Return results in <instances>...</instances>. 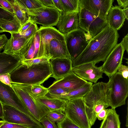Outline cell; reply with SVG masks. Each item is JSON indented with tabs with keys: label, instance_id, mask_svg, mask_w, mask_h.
I'll list each match as a JSON object with an SVG mask.
<instances>
[{
	"label": "cell",
	"instance_id": "681fc988",
	"mask_svg": "<svg viewBox=\"0 0 128 128\" xmlns=\"http://www.w3.org/2000/svg\"><path fill=\"white\" fill-rule=\"evenodd\" d=\"M118 6L121 8L128 7V0H117Z\"/></svg>",
	"mask_w": 128,
	"mask_h": 128
},
{
	"label": "cell",
	"instance_id": "6da1fadb",
	"mask_svg": "<svg viewBox=\"0 0 128 128\" xmlns=\"http://www.w3.org/2000/svg\"><path fill=\"white\" fill-rule=\"evenodd\" d=\"M118 31L107 26L90 40L82 53L72 61V68L84 64L104 62L117 44Z\"/></svg>",
	"mask_w": 128,
	"mask_h": 128
},
{
	"label": "cell",
	"instance_id": "b9f144b4",
	"mask_svg": "<svg viewBox=\"0 0 128 128\" xmlns=\"http://www.w3.org/2000/svg\"><path fill=\"white\" fill-rule=\"evenodd\" d=\"M26 127L22 125L4 122L0 128H23Z\"/></svg>",
	"mask_w": 128,
	"mask_h": 128
},
{
	"label": "cell",
	"instance_id": "4316f807",
	"mask_svg": "<svg viewBox=\"0 0 128 128\" xmlns=\"http://www.w3.org/2000/svg\"><path fill=\"white\" fill-rule=\"evenodd\" d=\"M13 6L14 15L16 16L22 26L29 20L28 14L26 10L20 5L18 0H8Z\"/></svg>",
	"mask_w": 128,
	"mask_h": 128
},
{
	"label": "cell",
	"instance_id": "30bf717a",
	"mask_svg": "<svg viewBox=\"0 0 128 128\" xmlns=\"http://www.w3.org/2000/svg\"><path fill=\"white\" fill-rule=\"evenodd\" d=\"M2 105L4 111L2 120L22 125L28 128H44L40 122L16 108L8 105Z\"/></svg>",
	"mask_w": 128,
	"mask_h": 128
},
{
	"label": "cell",
	"instance_id": "7c38bea8",
	"mask_svg": "<svg viewBox=\"0 0 128 128\" xmlns=\"http://www.w3.org/2000/svg\"><path fill=\"white\" fill-rule=\"evenodd\" d=\"M124 51L121 42L117 44L101 66L103 73L109 78L117 72L119 67L122 63Z\"/></svg>",
	"mask_w": 128,
	"mask_h": 128
},
{
	"label": "cell",
	"instance_id": "d590c367",
	"mask_svg": "<svg viewBox=\"0 0 128 128\" xmlns=\"http://www.w3.org/2000/svg\"><path fill=\"white\" fill-rule=\"evenodd\" d=\"M39 122L44 128H58L56 123L51 120L46 116L43 117Z\"/></svg>",
	"mask_w": 128,
	"mask_h": 128
},
{
	"label": "cell",
	"instance_id": "3957f363",
	"mask_svg": "<svg viewBox=\"0 0 128 128\" xmlns=\"http://www.w3.org/2000/svg\"><path fill=\"white\" fill-rule=\"evenodd\" d=\"M52 74L50 62L29 66L21 64L10 74L12 82L30 85H40Z\"/></svg>",
	"mask_w": 128,
	"mask_h": 128
},
{
	"label": "cell",
	"instance_id": "9a60e30c",
	"mask_svg": "<svg viewBox=\"0 0 128 128\" xmlns=\"http://www.w3.org/2000/svg\"><path fill=\"white\" fill-rule=\"evenodd\" d=\"M38 31L40 35L38 58L46 56L47 49L49 43L52 39L64 40V35L53 27L40 26Z\"/></svg>",
	"mask_w": 128,
	"mask_h": 128
},
{
	"label": "cell",
	"instance_id": "484cf974",
	"mask_svg": "<svg viewBox=\"0 0 128 128\" xmlns=\"http://www.w3.org/2000/svg\"><path fill=\"white\" fill-rule=\"evenodd\" d=\"M22 26L19 21L15 15L12 20L0 18V27L4 32H9L11 34L18 33Z\"/></svg>",
	"mask_w": 128,
	"mask_h": 128
},
{
	"label": "cell",
	"instance_id": "ee69618b",
	"mask_svg": "<svg viewBox=\"0 0 128 128\" xmlns=\"http://www.w3.org/2000/svg\"><path fill=\"white\" fill-rule=\"evenodd\" d=\"M38 0L44 6L55 8L52 0Z\"/></svg>",
	"mask_w": 128,
	"mask_h": 128
},
{
	"label": "cell",
	"instance_id": "f1b7e54d",
	"mask_svg": "<svg viewBox=\"0 0 128 128\" xmlns=\"http://www.w3.org/2000/svg\"><path fill=\"white\" fill-rule=\"evenodd\" d=\"M62 3L63 12L69 13L79 12V0H61Z\"/></svg>",
	"mask_w": 128,
	"mask_h": 128
},
{
	"label": "cell",
	"instance_id": "e0dca14e",
	"mask_svg": "<svg viewBox=\"0 0 128 128\" xmlns=\"http://www.w3.org/2000/svg\"><path fill=\"white\" fill-rule=\"evenodd\" d=\"M52 74L50 77L56 80H60L71 72L72 61L70 58H56L51 59Z\"/></svg>",
	"mask_w": 128,
	"mask_h": 128
},
{
	"label": "cell",
	"instance_id": "836d02e7",
	"mask_svg": "<svg viewBox=\"0 0 128 128\" xmlns=\"http://www.w3.org/2000/svg\"><path fill=\"white\" fill-rule=\"evenodd\" d=\"M50 58L48 56L42 57L32 59L24 60L21 62V64L26 65L27 66L49 62Z\"/></svg>",
	"mask_w": 128,
	"mask_h": 128
},
{
	"label": "cell",
	"instance_id": "2e32d148",
	"mask_svg": "<svg viewBox=\"0 0 128 128\" xmlns=\"http://www.w3.org/2000/svg\"><path fill=\"white\" fill-rule=\"evenodd\" d=\"M78 12L60 13L58 21L56 25L58 31L64 35L79 29Z\"/></svg>",
	"mask_w": 128,
	"mask_h": 128
},
{
	"label": "cell",
	"instance_id": "11a10c76",
	"mask_svg": "<svg viewBox=\"0 0 128 128\" xmlns=\"http://www.w3.org/2000/svg\"><path fill=\"white\" fill-rule=\"evenodd\" d=\"M4 32V30L0 27V33H2Z\"/></svg>",
	"mask_w": 128,
	"mask_h": 128
},
{
	"label": "cell",
	"instance_id": "4dcf8cb0",
	"mask_svg": "<svg viewBox=\"0 0 128 128\" xmlns=\"http://www.w3.org/2000/svg\"><path fill=\"white\" fill-rule=\"evenodd\" d=\"M22 7L26 11L44 6L38 0H18Z\"/></svg>",
	"mask_w": 128,
	"mask_h": 128
},
{
	"label": "cell",
	"instance_id": "7402d4cb",
	"mask_svg": "<svg viewBox=\"0 0 128 128\" xmlns=\"http://www.w3.org/2000/svg\"><path fill=\"white\" fill-rule=\"evenodd\" d=\"M40 35L38 31L28 40L24 50L21 62L27 60L39 58Z\"/></svg>",
	"mask_w": 128,
	"mask_h": 128
},
{
	"label": "cell",
	"instance_id": "816d5d0a",
	"mask_svg": "<svg viewBox=\"0 0 128 128\" xmlns=\"http://www.w3.org/2000/svg\"><path fill=\"white\" fill-rule=\"evenodd\" d=\"M122 10L125 16L126 19L128 20V7L124 8Z\"/></svg>",
	"mask_w": 128,
	"mask_h": 128
},
{
	"label": "cell",
	"instance_id": "ac0fdd59",
	"mask_svg": "<svg viewBox=\"0 0 128 128\" xmlns=\"http://www.w3.org/2000/svg\"><path fill=\"white\" fill-rule=\"evenodd\" d=\"M88 82L78 77L72 71L63 78L54 81L48 88L49 90L65 88L70 92L82 86Z\"/></svg>",
	"mask_w": 128,
	"mask_h": 128
},
{
	"label": "cell",
	"instance_id": "8d00e7d4",
	"mask_svg": "<svg viewBox=\"0 0 128 128\" xmlns=\"http://www.w3.org/2000/svg\"><path fill=\"white\" fill-rule=\"evenodd\" d=\"M0 6L6 11L14 15L13 6L8 0H0Z\"/></svg>",
	"mask_w": 128,
	"mask_h": 128
},
{
	"label": "cell",
	"instance_id": "680465c9",
	"mask_svg": "<svg viewBox=\"0 0 128 128\" xmlns=\"http://www.w3.org/2000/svg\"><path fill=\"white\" fill-rule=\"evenodd\" d=\"M0 8H3L1 7L0 6Z\"/></svg>",
	"mask_w": 128,
	"mask_h": 128
},
{
	"label": "cell",
	"instance_id": "603a6c76",
	"mask_svg": "<svg viewBox=\"0 0 128 128\" xmlns=\"http://www.w3.org/2000/svg\"><path fill=\"white\" fill-rule=\"evenodd\" d=\"M21 64V60L3 52L0 53V74H10Z\"/></svg>",
	"mask_w": 128,
	"mask_h": 128
},
{
	"label": "cell",
	"instance_id": "d4e9b609",
	"mask_svg": "<svg viewBox=\"0 0 128 128\" xmlns=\"http://www.w3.org/2000/svg\"><path fill=\"white\" fill-rule=\"evenodd\" d=\"M92 85V82H88L82 86L66 94L54 95L47 94L46 96L51 98H62L68 100L82 98L89 92Z\"/></svg>",
	"mask_w": 128,
	"mask_h": 128
},
{
	"label": "cell",
	"instance_id": "83f0119b",
	"mask_svg": "<svg viewBox=\"0 0 128 128\" xmlns=\"http://www.w3.org/2000/svg\"><path fill=\"white\" fill-rule=\"evenodd\" d=\"M106 128H120L119 115L115 109H108L106 118L104 119Z\"/></svg>",
	"mask_w": 128,
	"mask_h": 128
},
{
	"label": "cell",
	"instance_id": "9f6ffc18",
	"mask_svg": "<svg viewBox=\"0 0 128 128\" xmlns=\"http://www.w3.org/2000/svg\"><path fill=\"white\" fill-rule=\"evenodd\" d=\"M100 128H103V126L102 124L101 123L100 127Z\"/></svg>",
	"mask_w": 128,
	"mask_h": 128
},
{
	"label": "cell",
	"instance_id": "5bb4252c",
	"mask_svg": "<svg viewBox=\"0 0 128 128\" xmlns=\"http://www.w3.org/2000/svg\"><path fill=\"white\" fill-rule=\"evenodd\" d=\"M96 64L94 62L84 64L72 67V70L82 79L96 83L99 79L102 78L103 73L101 66L97 67Z\"/></svg>",
	"mask_w": 128,
	"mask_h": 128
},
{
	"label": "cell",
	"instance_id": "ffe728a7",
	"mask_svg": "<svg viewBox=\"0 0 128 128\" xmlns=\"http://www.w3.org/2000/svg\"><path fill=\"white\" fill-rule=\"evenodd\" d=\"M46 56L50 60L56 58H70L65 40L52 39L46 50Z\"/></svg>",
	"mask_w": 128,
	"mask_h": 128
},
{
	"label": "cell",
	"instance_id": "9c48e42d",
	"mask_svg": "<svg viewBox=\"0 0 128 128\" xmlns=\"http://www.w3.org/2000/svg\"><path fill=\"white\" fill-rule=\"evenodd\" d=\"M26 12L29 16V20L32 22L46 27L56 26L60 14L56 8L45 6Z\"/></svg>",
	"mask_w": 128,
	"mask_h": 128
},
{
	"label": "cell",
	"instance_id": "e575fe53",
	"mask_svg": "<svg viewBox=\"0 0 128 128\" xmlns=\"http://www.w3.org/2000/svg\"><path fill=\"white\" fill-rule=\"evenodd\" d=\"M57 124L58 128H80L67 116L63 120Z\"/></svg>",
	"mask_w": 128,
	"mask_h": 128
},
{
	"label": "cell",
	"instance_id": "d6986e66",
	"mask_svg": "<svg viewBox=\"0 0 128 128\" xmlns=\"http://www.w3.org/2000/svg\"><path fill=\"white\" fill-rule=\"evenodd\" d=\"M29 38L14 37L11 35L4 46L3 52L14 56L21 60L24 48Z\"/></svg>",
	"mask_w": 128,
	"mask_h": 128
},
{
	"label": "cell",
	"instance_id": "8992f818",
	"mask_svg": "<svg viewBox=\"0 0 128 128\" xmlns=\"http://www.w3.org/2000/svg\"><path fill=\"white\" fill-rule=\"evenodd\" d=\"M64 40L72 61L83 51L92 38L80 28L64 34Z\"/></svg>",
	"mask_w": 128,
	"mask_h": 128
},
{
	"label": "cell",
	"instance_id": "7bdbcfd3",
	"mask_svg": "<svg viewBox=\"0 0 128 128\" xmlns=\"http://www.w3.org/2000/svg\"><path fill=\"white\" fill-rule=\"evenodd\" d=\"M8 40L5 34L0 35V53L4 48Z\"/></svg>",
	"mask_w": 128,
	"mask_h": 128
},
{
	"label": "cell",
	"instance_id": "f546056e",
	"mask_svg": "<svg viewBox=\"0 0 128 128\" xmlns=\"http://www.w3.org/2000/svg\"><path fill=\"white\" fill-rule=\"evenodd\" d=\"M30 90L32 95L36 98L45 96L48 92V88L40 84L30 85Z\"/></svg>",
	"mask_w": 128,
	"mask_h": 128
},
{
	"label": "cell",
	"instance_id": "60d3db41",
	"mask_svg": "<svg viewBox=\"0 0 128 128\" xmlns=\"http://www.w3.org/2000/svg\"><path fill=\"white\" fill-rule=\"evenodd\" d=\"M118 72L125 78L128 79V66L121 64L119 67Z\"/></svg>",
	"mask_w": 128,
	"mask_h": 128
},
{
	"label": "cell",
	"instance_id": "d6a6232c",
	"mask_svg": "<svg viewBox=\"0 0 128 128\" xmlns=\"http://www.w3.org/2000/svg\"><path fill=\"white\" fill-rule=\"evenodd\" d=\"M46 116L51 120L57 124L62 121L66 116L64 112L60 111L50 112Z\"/></svg>",
	"mask_w": 128,
	"mask_h": 128
},
{
	"label": "cell",
	"instance_id": "277c9868",
	"mask_svg": "<svg viewBox=\"0 0 128 128\" xmlns=\"http://www.w3.org/2000/svg\"><path fill=\"white\" fill-rule=\"evenodd\" d=\"M11 85L27 109L36 120L39 122L50 112L45 106L32 95L30 91V85L12 82Z\"/></svg>",
	"mask_w": 128,
	"mask_h": 128
},
{
	"label": "cell",
	"instance_id": "1f68e13d",
	"mask_svg": "<svg viewBox=\"0 0 128 128\" xmlns=\"http://www.w3.org/2000/svg\"><path fill=\"white\" fill-rule=\"evenodd\" d=\"M38 29L36 24L33 23L27 29L22 33L11 34L14 37H23L29 39L34 35L38 31Z\"/></svg>",
	"mask_w": 128,
	"mask_h": 128
},
{
	"label": "cell",
	"instance_id": "7dc6e473",
	"mask_svg": "<svg viewBox=\"0 0 128 128\" xmlns=\"http://www.w3.org/2000/svg\"><path fill=\"white\" fill-rule=\"evenodd\" d=\"M108 109H104L101 110L98 114L97 118L100 120H103L106 118Z\"/></svg>",
	"mask_w": 128,
	"mask_h": 128
},
{
	"label": "cell",
	"instance_id": "bcb514c9",
	"mask_svg": "<svg viewBox=\"0 0 128 128\" xmlns=\"http://www.w3.org/2000/svg\"><path fill=\"white\" fill-rule=\"evenodd\" d=\"M122 46L124 50H126L127 53H128V34L123 38L121 42Z\"/></svg>",
	"mask_w": 128,
	"mask_h": 128
},
{
	"label": "cell",
	"instance_id": "f5cc1de1",
	"mask_svg": "<svg viewBox=\"0 0 128 128\" xmlns=\"http://www.w3.org/2000/svg\"><path fill=\"white\" fill-rule=\"evenodd\" d=\"M101 123L102 124L103 128H106L105 125L104 121V120H103Z\"/></svg>",
	"mask_w": 128,
	"mask_h": 128
},
{
	"label": "cell",
	"instance_id": "f907efd6",
	"mask_svg": "<svg viewBox=\"0 0 128 128\" xmlns=\"http://www.w3.org/2000/svg\"><path fill=\"white\" fill-rule=\"evenodd\" d=\"M4 116V111L2 104L0 101V118L3 119Z\"/></svg>",
	"mask_w": 128,
	"mask_h": 128
},
{
	"label": "cell",
	"instance_id": "f35d334b",
	"mask_svg": "<svg viewBox=\"0 0 128 128\" xmlns=\"http://www.w3.org/2000/svg\"><path fill=\"white\" fill-rule=\"evenodd\" d=\"M0 80L5 84L12 87V80L10 78V74L6 73L0 74Z\"/></svg>",
	"mask_w": 128,
	"mask_h": 128
},
{
	"label": "cell",
	"instance_id": "91938a15",
	"mask_svg": "<svg viewBox=\"0 0 128 128\" xmlns=\"http://www.w3.org/2000/svg\"><path fill=\"white\" fill-rule=\"evenodd\" d=\"M127 128H128V127H127Z\"/></svg>",
	"mask_w": 128,
	"mask_h": 128
},
{
	"label": "cell",
	"instance_id": "ab89813d",
	"mask_svg": "<svg viewBox=\"0 0 128 128\" xmlns=\"http://www.w3.org/2000/svg\"><path fill=\"white\" fill-rule=\"evenodd\" d=\"M14 16L4 10V9L0 8V18L6 20L12 19Z\"/></svg>",
	"mask_w": 128,
	"mask_h": 128
},
{
	"label": "cell",
	"instance_id": "7a4b0ae2",
	"mask_svg": "<svg viewBox=\"0 0 128 128\" xmlns=\"http://www.w3.org/2000/svg\"><path fill=\"white\" fill-rule=\"evenodd\" d=\"M108 83L102 82L94 83L82 98L86 115L91 126L94 124L98 114L110 106Z\"/></svg>",
	"mask_w": 128,
	"mask_h": 128
},
{
	"label": "cell",
	"instance_id": "ba28073f",
	"mask_svg": "<svg viewBox=\"0 0 128 128\" xmlns=\"http://www.w3.org/2000/svg\"><path fill=\"white\" fill-rule=\"evenodd\" d=\"M64 112L67 117L80 128H91L82 98L68 100Z\"/></svg>",
	"mask_w": 128,
	"mask_h": 128
},
{
	"label": "cell",
	"instance_id": "4fadbf2b",
	"mask_svg": "<svg viewBox=\"0 0 128 128\" xmlns=\"http://www.w3.org/2000/svg\"><path fill=\"white\" fill-rule=\"evenodd\" d=\"M114 0H79V7L85 8L101 19L107 20Z\"/></svg>",
	"mask_w": 128,
	"mask_h": 128
},
{
	"label": "cell",
	"instance_id": "db71d44e",
	"mask_svg": "<svg viewBox=\"0 0 128 128\" xmlns=\"http://www.w3.org/2000/svg\"><path fill=\"white\" fill-rule=\"evenodd\" d=\"M4 122V121L2 120L0 121V128L1 126L3 124Z\"/></svg>",
	"mask_w": 128,
	"mask_h": 128
},
{
	"label": "cell",
	"instance_id": "8fae6325",
	"mask_svg": "<svg viewBox=\"0 0 128 128\" xmlns=\"http://www.w3.org/2000/svg\"><path fill=\"white\" fill-rule=\"evenodd\" d=\"M0 101L2 104L12 106L31 118L35 120L27 109L13 88L0 80Z\"/></svg>",
	"mask_w": 128,
	"mask_h": 128
},
{
	"label": "cell",
	"instance_id": "44dd1931",
	"mask_svg": "<svg viewBox=\"0 0 128 128\" xmlns=\"http://www.w3.org/2000/svg\"><path fill=\"white\" fill-rule=\"evenodd\" d=\"M126 19L122 9L116 5L112 6L107 16L108 25L117 31L123 26Z\"/></svg>",
	"mask_w": 128,
	"mask_h": 128
},
{
	"label": "cell",
	"instance_id": "52a82bcc",
	"mask_svg": "<svg viewBox=\"0 0 128 128\" xmlns=\"http://www.w3.org/2000/svg\"><path fill=\"white\" fill-rule=\"evenodd\" d=\"M80 28L93 38L108 25L107 20H103L85 8L79 7Z\"/></svg>",
	"mask_w": 128,
	"mask_h": 128
},
{
	"label": "cell",
	"instance_id": "5b68a950",
	"mask_svg": "<svg viewBox=\"0 0 128 128\" xmlns=\"http://www.w3.org/2000/svg\"><path fill=\"white\" fill-rule=\"evenodd\" d=\"M108 98L112 108L124 105L128 96V80L118 72L109 78L108 82Z\"/></svg>",
	"mask_w": 128,
	"mask_h": 128
},
{
	"label": "cell",
	"instance_id": "f6af8a7d",
	"mask_svg": "<svg viewBox=\"0 0 128 128\" xmlns=\"http://www.w3.org/2000/svg\"><path fill=\"white\" fill-rule=\"evenodd\" d=\"M55 8L60 13L63 11V6L61 0H53Z\"/></svg>",
	"mask_w": 128,
	"mask_h": 128
},
{
	"label": "cell",
	"instance_id": "74e56055",
	"mask_svg": "<svg viewBox=\"0 0 128 128\" xmlns=\"http://www.w3.org/2000/svg\"><path fill=\"white\" fill-rule=\"evenodd\" d=\"M69 92V90L66 88H58L49 90L48 94L52 95H60L66 94Z\"/></svg>",
	"mask_w": 128,
	"mask_h": 128
},
{
	"label": "cell",
	"instance_id": "cb8c5ba5",
	"mask_svg": "<svg viewBox=\"0 0 128 128\" xmlns=\"http://www.w3.org/2000/svg\"><path fill=\"white\" fill-rule=\"evenodd\" d=\"M37 99L45 106L50 112L60 111L64 112L68 100L51 98L46 96Z\"/></svg>",
	"mask_w": 128,
	"mask_h": 128
},
{
	"label": "cell",
	"instance_id": "c3c4849f",
	"mask_svg": "<svg viewBox=\"0 0 128 128\" xmlns=\"http://www.w3.org/2000/svg\"><path fill=\"white\" fill-rule=\"evenodd\" d=\"M33 23L29 20L28 22L22 26L19 32L18 33L20 34L25 31Z\"/></svg>",
	"mask_w": 128,
	"mask_h": 128
},
{
	"label": "cell",
	"instance_id": "6f0895ef",
	"mask_svg": "<svg viewBox=\"0 0 128 128\" xmlns=\"http://www.w3.org/2000/svg\"><path fill=\"white\" fill-rule=\"evenodd\" d=\"M27 128V127H25V128Z\"/></svg>",
	"mask_w": 128,
	"mask_h": 128
}]
</instances>
